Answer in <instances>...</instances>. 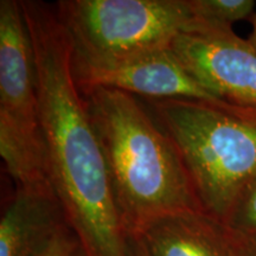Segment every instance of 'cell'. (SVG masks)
Returning a JSON list of instances; mask_svg holds the SVG:
<instances>
[{"mask_svg": "<svg viewBox=\"0 0 256 256\" xmlns=\"http://www.w3.org/2000/svg\"><path fill=\"white\" fill-rule=\"evenodd\" d=\"M37 72L49 180L83 256H128L100 140L72 72L56 5L20 2Z\"/></svg>", "mask_w": 256, "mask_h": 256, "instance_id": "cell-1", "label": "cell"}, {"mask_svg": "<svg viewBox=\"0 0 256 256\" xmlns=\"http://www.w3.org/2000/svg\"><path fill=\"white\" fill-rule=\"evenodd\" d=\"M78 88L128 234L162 217L204 211L174 144L138 96L100 86Z\"/></svg>", "mask_w": 256, "mask_h": 256, "instance_id": "cell-2", "label": "cell"}, {"mask_svg": "<svg viewBox=\"0 0 256 256\" xmlns=\"http://www.w3.org/2000/svg\"><path fill=\"white\" fill-rule=\"evenodd\" d=\"M183 160L203 210L228 223L256 179V112L185 98H142Z\"/></svg>", "mask_w": 256, "mask_h": 256, "instance_id": "cell-3", "label": "cell"}, {"mask_svg": "<svg viewBox=\"0 0 256 256\" xmlns=\"http://www.w3.org/2000/svg\"><path fill=\"white\" fill-rule=\"evenodd\" d=\"M74 62L106 63L171 46L196 22L190 0H62Z\"/></svg>", "mask_w": 256, "mask_h": 256, "instance_id": "cell-4", "label": "cell"}, {"mask_svg": "<svg viewBox=\"0 0 256 256\" xmlns=\"http://www.w3.org/2000/svg\"><path fill=\"white\" fill-rule=\"evenodd\" d=\"M0 154L17 188L54 191L42 134L34 49L18 0L0 2Z\"/></svg>", "mask_w": 256, "mask_h": 256, "instance_id": "cell-5", "label": "cell"}, {"mask_svg": "<svg viewBox=\"0 0 256 256\" xmlns=\"http://www.w3.org/2000/svg\"><path fill=\"white\" fill-rule=\"evenodd\" d=\"M172 50L188 72L220 100L256 112V49L232 26L200 20Z\"/></svg>", "mask_w": 256, "mask_h": 256, "instance_id": "cell-6", "label": "cell"}, {"mask_svg": "<svg viewBox=\"0 0 256 256\" xmlns=\"http://www.w3.org/2000/svg\"><path fill=\"white\" fill-rule=\"evenodd\" d=\"M72 72L81 87L114 88L152 100L185 98L224 107L234 106L204 88L188 72L171 46L113 62L72 60Z\"/></svg>", "mask_w": 256, "mask_h": 256, "instance_id": "cell-7", "label": "cell"}, {"mask_svg": "<svg viewBox=\"0 0 256 256\" xmlns=\"http://www.w3.org/2000/svg\"><path fill=\"white\" fill-rule=\"evenodd\" d=\"M134 236L148 256H255L249 238L206 211L162 217Z\"/></svg>", "mask_w": 256, "mask_h": 256, "instance_id": "cell-8", "label": "cell"}, {"mask_svg": "<svg viewBox=\"0 0 256 256\" xmlns=\"http://www.w3.org/2000/svg\"><path fill=\"white\" fill-rule=\"evenodd\" d=\"M66 226L55 191L17 188L0 220V256H37Z\"/></svg>", "mask_w": 256, "mask_h": 256, "instance_id": "cell-9", "label": "cell"}, {"mask_svg": "<svg viewBox=\"0 0 256 256\" xmlns=\"http://www.w3.org/2000/svg\"><path fill=\"white\" fill-rule=\"evenodd\" d=\"M192 12L200 20L232 26L235 22L252 18L254 0H190Z\"/></svg>", "mask_w": 256, "mask_h": 256, "instance_id": "cell-10", "label": "cell"}, {"mask_svg": "<svg viewBox=\"0 0 256 256\" xmlns=\"http://www.w3.org/2000/svg\"><path fill=\"white\" fill-rule=\"evenodd\" d=\"M226 224L247 238L256 236V179L243 192Z\"/></svg>", "mask_w": 256, "mask_h": 256, "instance_id": "cell-11", "label": "cell"}, {"mask_svg": "<svg viewBox=\"0 0 256 256\" xmlns=\"http://www.w3.org/2000/svg\"><path fill=\"white\" fill-rule=\"evenodd\" d=\"M78 244V242L75 235L69 226H66L51 238V241L38 252L37 256H63Z\"/></svg>", "mask_w": 256, "mask_h": 256, "instance_id": "cell-12", "label": "cell"}, {"mask_svg": "<svg viewBox=\"0 0 256 256\" xmlns=\"http://www.w3.org/2000/svg\"><path fill=\"white\" fill-rule=\"evenodd\" d=\"M127 255L128 256H148L145 248L140 243L134 235L128 234V241H127Z\"/></svg>", "mask_w": 256, "mask_h": 256, "instance_id": "cell-13", "label": "cell"}, {"mask_svg": "<svg viewBox=\"0 0 256 256\" xmlns=\"http://www.w3.org/2000/svg\"><path fill=\"white\" fill-rule=\"evenodd\" d=\"M252 30L250 37H249L248 40H249V42H250V43L252 44V46H254V48L256 49V11H255L254 16H252Z\"/></svg>", "mask_w": 256, "mask_h": 256, "instance_id": "cell-14", "label": "cell"}, {"mask_svg": "<svg viewBox=\"0 0 256 256\" xmlns=\"http://www.w3.org/2000/svg\"><path fill=\"white\" fill-rule=\"evenodd\" d=\"M63 256H83L81 252V249H80V246H75V247L70 249L68 252H66Z\"/></svg>", "mask_w": 256, "mask_h": 256, "instance_id": "cell-15", "label": "cell"}, {"mask_svg": "<svg viewBox=\"0 0 256 256\" xmlns=\"http://www.w3.org/2000/svg\"><path fill=\"white\" fill-rule=\"evenodd\" d=\"M249 240H250L252 250H254V254H255V256H256V236H252V238H249Z\"/></svg>", "mask_w": 256, "mask_h": 256, "instance_id": "cell-16", "label": "cell"}]
</instances>
